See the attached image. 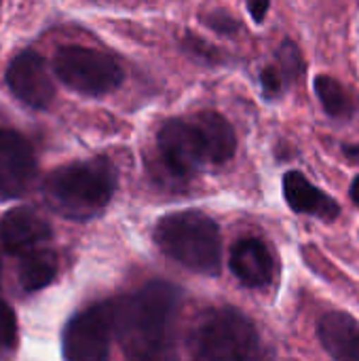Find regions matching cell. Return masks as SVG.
<instances>
[{"label":"cell","mask_w":359,"mask_h":361,"mask_svg":"<svg viewBox=\"0 0 359 361\" xmlns=\"http://www.w3.org/2000/svg\"><path fill=\"white\" fill-rule=\"evenodd\" d=\"M231 271L245 288H264L273 281V256L260 239H241L231 252Z\"/></svg>","instance_id":"obj_11"},{"label":"cell","mask_w":359,"mask_h":361,"mask_svg":"<svg viewBox=\"0 0 359 361\" xmlns=\"http://www.w3.org/2000/svg\"><path fill=\"white\" fill-rule=\"evenodd\" d=\"M193 123L199 129L207 161L226 163L235 154V146H237L235 131L222 114L212 112V110H203V112L193 116Z\"/></svg>","instance_id":"obj_14"},{"label":"cell","mask_w":359,"mask_h":361,"mask_svg":"<svg viewBox=\"0 0 359 361\" xmlns=\"http://www.w3.org/2000/svg\"><path fill=\"white\" fill-rule=\"evenodd\" d=\"M53 70L57 78L76 93L106 95L123 82V68L108 53L87 47H63L55 53Z\"/></svg>","instance_id":"obj_5"},{"label":"cell","mask_w":359,"mask_h":361,"mask_svg":"<svg viewBox=\"0 0 359 361\" xmlns=\"http://www.w3.org/2000/svg\"><path fill=\"white\" fill-rule=\"evenodd\" d=\"M203 21H205L212 30H216L218 34H235L237 27H239V23H237L229 13H224V11L207 13V15H203Z\"/></svg>","instance_id":"obj_21"},{"label":"cell","mask_w":359,"mask_h":361,"mask_svg":"<svg viewBox=\"0 0 359 361\" xmlns=\"http://www.w3.org/2000/svg\"><path fill=\"white\" fill-rule=\"evenodd\" d=\"M343 152L347 154V159L351 161H359V146H345Z\"/></svg>","instance_id":"obj_23"},{"label":"cell","mask_w":359,"mask_h":361,"mask_svg":"<svg viewBox=\"0 0 359 361\" xmlns=\"http://www.w3.org/2000/svg\"><path fill=\"white\" fill-rule=\"evenodd\" d=\"M51 239V226L30 207H15L0 218V243L11 254H25Z\"/></svg>","instance_id":"obj_10"},{"label":"cell","mask_w":359,"mask_h":361,"mask_svg":"<svg viewBox=\"0 0 359 361\" xmlns=\"http://www.w3.org/2000/svg\"><path fill=\"white\" fill-rule=\"evenodd\" d=\"M114 336V305L102 302L76 315L63 332V357L70 361H102L110 355Z\"/></svg>","instance_id":"obj_6"},{"label":"cell","mask_w":359,"mask_h":361,"mask_svg":"<svg viewBox=\"0 0 359 361\" xmlns=\"http://www.w3.org/2000/svg\"><path fill=\"white\" fill-rule=\"evenodd\" d=\"M36 178L32 146L15 131L0 129V201L21 197Z\"/></svg>","instance_id":"obj_8"},{"label":"cell","mask_w":359,"mask_h":361,"mask_svg":"<svg viewBox=\"0 0 359 361\" xmlns=\"http://www.w3.org/2000/svg\"><path fill=\"white\" fill-rule=\"evenodd\" d=\"M322 347L343 361H359V324L343 311L326 313L317 324Z\"/></svg>","instance_id":"obj_12"},{"label":"cell","mask_w":359,"mask_h":361,"mask_svg":"<svg viewBox=\"0 0 359 361\" xmlns=\"http://www.w3.org/2000/svg\"><path fill=\"white\" fill-rule=\"evenodd\" d=\"M116 188V173L106 159L55 169L44 182V197L66 218L87 220L102 212Z\"/></svg>","instance_id":"obj_3"},{"label":"cell","mask_w":359,"mask_h":361,"mask_svg":"<svg viewBox=\"0 0 359 361\" xmlns=\"http://www.w3.org/2000/svg\"><path fill=\"white\" fill-rule=\"evenodd\" d=\"M315 93L324 106V110L330 116H347L353 112L351 108V99L347 95V91L343 89V85L332 78V76H317L315 78Z\"/></svg>","instance_id":"obj_16"},{"label":"cell","mask_w":359,"mask_h":361,"mask_svg":"<svg viewBox=\"0 0 359 361\" xmlns=\"http://www.w3.org/2000/svg\"><path fill=\"white\" fill-rule=\"evenodd\" d=\"M17 343V319L13 309L0 300V349L8 351Z\"/></svg>","instance_id":"obj_18"},{"label":"cell","mask_w":359,"mask_h":361,"mask_svg":"<svg viewBox=\"0 0 359 361\" xmlns=\"http://www.w3.org/2000/svg\"><path fill=\"white\" fill-rule=\"evenodd\" d=\"M269 6H271V0H248V8H250V15L256 23L264 21L267 13H269Z\"/></svg>","instance_id":"obj_22"},{"label":"cell","mask_w":359,"mask_h":361,"mask_svg":"<svg viewBox=\"0 0 359 361\" xmlns=\"http://www.w3.org/2000/svg\"><path fill=\"white\" fill-rule=\"evenodd\" d=\"M57 275V258L47 250H30L21 254L19 262V286L25 292H38L47 288Z\"/></svg>","instance_id":"obj_15"},{"label":"cell","mask_w":359,"mask_h":361,"mask_svg":"<svg viewBox=\"0 0 359 361\" xmlns=\"http://www.w3.org/2000/svg\"><path fill=\"white\" fill-rule=\"evenodd\" d=\"M188 351L197 360H254L260 355V336L241 311L209 309L193 326Z\"/></svg>","instance_id":"obj_4"},{"label":"cell","mask_w":359,"mask_h":361,"mask_svg":"<svg viewBox=\"0 0 359 361\" xmlns=\"http://www.w3.org/2000/svg\"><path fill=\"white\" fill-rule=\"evenodd\" d=\"M284 195L288 205L298 214H309L320 220H336L341 214L339 203L315 188L300 171H288L284 178Z\"/></svg>","instance_id":"obj_13"},{"label":"cell","mask_w":359,"mask_h":361,"mask_svg":"<svg viewBox=\"0 0 359 361\" xmlns=\"http://www.w3.org/2000/svg\"><path fill=\"white\" fill-rule=\"evenodd\" d=\"M260 82H262V89H264V95L267 97H277V95H281V89H284L286 78H284V74H281L279 68L269 66V68L262 70Z\"/></svg>","instance_id":"obj_20"},{"label":"cell","mask_w":359,"mask_h":361,"mask_svg":"<svg viewBox=\"0 0 359 361\" xmlns=\"http://www.w3.org/2000/svg\"><path fill=\"white\" fill-rule=\"evenodd\" d=\"M6 85L13 95L30 108L42 110L55 97V87L44 59L36 51H21L6 68Z\"/></svg>","instance_id":"obj_9"},{"label":"cell","mask_w":359,"mask_h":361,"mask_svg":"<svg viewBox=\"0 0 359 361\" xmlns=\"http://www.w3.org/2000/svg\"><path fill=\"white\" fill-rule=\"evenodd\" d=\"M154 243L178 264L216 277L222 269V239L218 224L197 209L176 212L154 226Z\"/></svg>","instance_id":"obj_2"},{"label":"cell","mask_w":359,"mask_h":361,"mask_svg":"<svg viewBox=\"0 0 359 361\" xmlns=\"http://www.w3.org/2000/svg\"><path fill=\"white\" fill-rule=\"evenodd\" d=\"M159 152L165 165L180 178L195 176L201 165L207 161L199 129L193 121L171 118L167 121L157 135Z\"/></svg>","instance_id":"obj_7"},{"label":"cell","mask_w":359,"mask_h":361,"mask_svg":"<svg viewBox=\"0 0 359 361\" xmlns=\"http://www.w3.org/2000/svg\"><path fill=\"white\" fill-rule=\"evenodd\" d=\"M182 292L167 281H152L114 305V334L131 360L167 357Z\"/></svg>","instance_id":"obj_1"},{"label":"cell","mask_w":359,"mask_h":361,"mask_svg":"<svg viewBox=\"0 0 359 361\" xmlns=\"http://www.w3.org/2000/svg\"><path fill=\"white\" fill-rule=\"evenodd\" d=\"M184 49H186L193 57L201 59L203 63H220V61H222L220 51L214 49L212 44H207L205 40H201V38L195 36V34H186V36H184Z\"/></svg>","instance_id":"obj_19"},{"label":"cell","mask_w":359,"mask_h":361,"mask_svg":"<svg viewBox=\"0 0 359 361\" xmlns=\"http://www.w3.org/2000/svg\"><path fill=\"white\" fill-rule=\"evenodd\" d=\"M351 201L359 207V176L353 180V184H351Z\"/></svg>","instance_id":"obj_24"},{"label":"cell","mask_w":359,"mask_h":361,"mask_svg":"<svg viewBox=\"0 0 359 361\" xmlns=\"http://www.w3.org/2000/svg\"><path fill=\"white\" fill-rule=\"evenodd\" d=\"M277 61H279V70L286 78V82H294L300 78V74L305 72V61L300 57L298 47L292 40H286L281 44V49L277 51Z\"/></svg>","instance_id":"obj_17"}]
</instances>
